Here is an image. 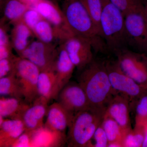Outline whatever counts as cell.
I'll use <instances>...</instances> for the list:
<instances>
[{"instance_id": "6da1fadb", "label": "cell", "mask_w": 147, "mask_h": 147, "mask_svg": "<svg viewBox=\"0 0 147 147\" xmlns=\"http://www.w3.org/2000/svg\"><path fill=\"white\" fill-rule=\"evenodd\" d=\"M79 71L78 83L86 93L91 105L107 108L117 93L111 85L105 62L94 59Z\"/></svg>"}, {"instance_id": "7a4b0ae2", "label": "cell", "mask_w": 147, "mask_h": 147, "mask_svg": "<svg viewBox=\"0 0 147 147\" xmlns=\"http://www.w3.org/2000/svg\"><path fill=\"white\" fill-rule=\"evenodd\" d=\"M61 9L74 34L89 40L96 51L105 50V42L82 0H63Z\"/></svg>"}, {"instance_id": "3957f363", "label": "cell", "mask_w": 147, "mask_h": 147, "mask_svg": "<svg viewBox=\"0 0 147 147\" xmlns=\"http://www.w3.org/2000/svg\"><path fill=\"white\" fill-rule=\"evenodd\" d=\"M106 110V108L90 105L74 116L68 127V146L87 147L95 131L102 123Z\"/></svg>"}, {"instance_id": "277c9868", "label": "cell", "mask_w": 147, "mask_h": 147, "mask_svg": "<svg viewBox=\"0 0 147 147\" xmlns=\"http://www.w3.org/2000/svg\"><path fill=\"white\" fill-rule=\"evenodd\" d=\"M102 12L100 20L102 38L106 48L112 52L125 48L127 44L125 16L110 1L101 0Z\"/></svg>"}, {"instance_id": "5b68a950", "label": "cell", "mask_w": 147, "mask_h": 147, "mask_svg": "<svg viewBox=\"0 0 147 147\" xmlns=\"http://www.w3.org/2000/svg\"><path fill=\"white\" fill-rule=\"evenodd\" d=\"M105 63L113 89L128 98L131 108L135 107L137 101L147 94V89L127 75L121 68L117 61H106Z\"/></svg>"}, {"instance_id": "8992f818", "label": "cell", "mask_w": 147, "mask_h": 147, "mask_svg": "<svg viewBox=\"0 0 147 147\" xmlns=\"http://www.w3.org/2000/svg\"><path fill=\"white\" fill-rule=\"evenodd\" d=\"M40 71L39 68L30 61L19 56L16 57L13 74L24 100L30 104L38 96L37 84Z\"/></svg>"}, {"instance_id": "52a82bcc", "label": "cell", "mask_w": 147, "mask_h": 147, "mask_svg": "<svg viewBox=\"0 0 147 147\" xmlns=\"http://www.w3.org/2000/svg\"><path fill=\"white\" fill-rule=\"evenodd\" d=\"M145 5L125 16L127 44L147 51V20Z\"/></svg>"}, {"instance_id": "ba28073f", "label": "cell", "mask_w": 147, "mask_h": 147, "mask_svg": "<svg viewBox=\"0 0 147 147\" xmlns=\"http://www.w3.org/2000/svg\"><path fill=\"white\" fill-rule=\"evenodd\" d=\"M123 71L147 89V65L137 53L122 48L114 53Z\"/></svg>"}, {"instance_id": "9c48e42d", "label": "cell", "mask_w": 147, "mask_h": 147, "mask_svg": "<svg viewBox=\"0 0 147 147\" xmlns=\"http://www.w3.org/2000/svg\"><path fill=\"white\" fill-rule=\"evenodd\" d=\"M58 47L56 44L45 43L37 40L32 41L19 57L34 64L40 71L53 68Z\"/></svg>"}, {"instance_id": "30bf717a", "label": "cell", "mask_w": 147, "mask_h": 147, "mask_svg": "<svg viewBox=\"0 0 147 147\" xmlns=\"http://www.w3.org/2000/svg\"><path fill=\"white\" fill-rule=\"evenodd\" d=\"M61 44L79 71L94 59L92 44L89 40L79 36H72L62 41Z\"/></svg>"}, {"instance_id": "8fae6325", "label": "cell", "mask_w": 147, "mask_h": 147, "mask_svg": "<svg viewBox=\"0 0 147 147\" xmlns=\"http://www.w3.org/2000/svg\"><path fill=\"white\" fill-rule=\"evenodd\" d=\"M57 99L73 116L91 105L84 90L79 83L75 82H69L64 87Z\"/></svg>"}, {"instance_id": "7c38bea8", "label": "cell", "mask_w": 147, "mask_h": 147, "mask_svg": "<svg viewBox=\"0 0 147 147\" xmlns=\"http://www.w3.org/2000/svg\"><path fill=\"white\" fill-rule=\"evenodd\" d=\"M35 8L42 18L63 36L65 39L75 35L69 26L61 9L55 3L50 0H41Z\"/></svg>"}, {"instance_id": "4fadbf2b", "label": "cell", "mask_w": 147, "mask_h": 147, "mask_svg": "<svg viewBox=\"0 0 147 147\" xmlns=\"http://www.w3.org/2000/svg\"><path fill=\"white\" fill-rule=\"evenodd\" d=\"M130 108V101L128 98L117 93L110 100L105 112V114L115 120L119 125L123 131L124 136L132 129L129 115Z\"/></svg>"}, {"instance_id": "5bb4252c", "label": "cell", "mask_w": 147, "mask_h": 147, "mask_svg": "<svg viewBox=\"0 0 147 147\" xmlns=\"http://www.w3.org/2000/svg\"><path fill=\"white\" fill-rule=\"evenodd\" d=\"M48 102L45 98L38 96L26 110L22 119L26 131L32 132L42 128L49 107Z\"/></svg>"}, {"instance_id": "9a60e30c", "label": "cell", "mask_w": 147, "mask_h": 147, "mask_svg": "<svg viewBox=\"0 0 147 147\" xmlns=\"http://www.w3.org/2000/svg\"><path fill=\"white\" fill-rule=\"evenodd\" d=\"M75 67L67 52L60 44L53 66L57 77V96L61 90L70 82Z\"/></svg>"}, {"instance_id": "2e32d148", "label": "cell", "mask_w": 147, "mask_h": 147, "mask_svg": "<svg viewBox=\"0 0 147 147\" xmlns=\"http://www.w3.org/2000/svg\"><path fill=\"white\" fill-rule=\"evenodd\" d=\"M46 116L44 125L46 129L60 133L65 131L68 127L74 117L58 102L49 106Z\"/></svg>"}, {"instance_id": "e0dca14e", "label": "cell", "mask_w": 147, "mask_h": 147, "mask_svg": "<svg viewBox=\"0 0 147 147\" xmlns=\"http://www.w3.org/2000/svg\"><path fill=\"white\" fill-rule=\"evenodd\" d=\"M12 25L13 28L11 32V41L13 50L19 56L33 41V39L35 36L31 29L22 20Z\"/></svg>"}, {"instance_id": "ac0fdd59", "label": "cell", "mask_w": 147, "mask_h": 147, "mask_svg": "<svg viewBox=\"0 0 147 147\" xmlns=\"http://www.w3.org/2000/svg\"><path fill=\"white\" fill-rule=\"evenodd\" d=\"M25 131V125L21 120L4 119L0 123V147H12Z\"/></svg>"}, {"instance_id": "d6986e66", "label": "cell", "mask_w": 147, "mask_h": 147, "mask_svg": "<svg viewBox=\"0 0 147 147\" xmlns=\"http://www.w3.org/2000/svg\"><path fill=\"white\" fill-rule=\"evenodd\" d=\"M30 105L24 99L1 96L0 117L22 120L24 113Z\"/></svg>"}, {"instance_id": "ffe728a7", "label": "cell", "mask_w": 147, "mask_h": 147, "mask_svg": "<svg viewBox=\"0 0 147 147\" xmlns=\"http://www.w3.org/2000/svg\"><path fill=\"white\" fill-rule=\"evenodd\" d=\"M57 75L53 67L40 71L38 80V96L45 98L49 101L57 99Z\"/></svg>"}, {"instance_id": "44dd1931", "label": "cell", "mask_w": 147, "mask_h": 147, "mask_svg": "<svg viewBox=\"0 0 147 147\" xmlns=\"http://www.w3.org/2000/svg\"><path fill=\"white\" fill-rule=\"evenodd\" d=\"M33 32L38 40L45 43L56 44L57 40L60 43L65 39L57 30L43 18L36 24Z\"/></svg>"}, {"instance_id": "7402d4cb", "label": "cell", "mask_w": 147, "mask_h": 147, "mask_svg": "<svg viewBox=\"0 0 147 147\" xmlns=\"http://www.w3.org/2000/svg\"><path fill=\"white\" fill-rule=\"evenodd\" d=\"M29 8L20 0H7L3 9L2 19L13 24L22 19L23 15Z\"/></svg>"}, {"instance_id": "603a6c76", "label": "cell", "mask_w": 147, "mask_h": 147, "mask_svg": "<svg viewBox=\"0 0 147 147\" xmlns=\"http://www.w3.org/2000/svg\"><path fill=\"white\" fill-rule=\"evenodd\" d=\"M0 95L1 96H8L24 100V96L13 73L0 78Z\"/></svg>"}, {"instance_id": "cb8c5ba5", "label": "cell", "mask_w": 147, "mask_h": 147, "mask_svg": "<svg viewBox=\"0 0 147 147\" xmlns=\"http://www.w3.org/2000/svg\"><path fill=\"white\" fill-rule=\"evenodd\" d=\"M101 125L108 137V143L115 141L122 143L123 131L115 120L105 113Z\"/></svg>"}, {"instance_id": "d4e9b609", "label": "cell", "mask_w": 147, "mask_h": 147, "mask_svg": "<svg viewBox=\"0 0 147 147\" xmlns=\"http://www.w3.org/2000/svg\"><path fill=\"white\" fill-rule=\"evenodd\" d=\"M145 138L144 125L134 126L124 136L122 140L123 147H142Z\"/></svg>"}, {"instance_id": "484cf974", "label": "cell", "mask_w": 147, "mask_h": 147, "mask_svg": "<svg viewBox=\"0 0 147 147\" xmlns=\"http://www.w3.org/2000/svg\"><path fill=\"white\" fill-rule=\"evenodd\" d=\"M5 21L2 19L0 24V59L11 57L12 53L11 41L8 34V27Z\"/></svg>"}, {"instance_id": "4316f807", "label": "cell", "mask_w": 147, "mask_h": 147, "mask_svg": "<svg viewBox=\"0 0 147 147\" xmlns=\"http://www.w3.org/2000/svg\"><path fill=\"white\" fill-rule=\"evenodd\" d=\"M82 1L102 38V31L100 26L102 9L101 0H82Z\"/></svg>"}, {"instance_id": "83f0119b", "label": "cell", "mask_w": 147, "mask_h": 147, "mask_svg": "<svg viewBox=\"0 0 147 147\" xmlns=\"http://www.w3.org/2000/svg\"><path fill=\"white\" fill-rule=\"evenodd\" d=\"M135 125L142 126L147 121V94L140 98L135 105Z\"/></svg>"}, {"instance_id": "f1b7e54d", "label": "cell", "mask_w": 147, "mask_h": 147, "mask_svg": "<svg viewBox=\"0 0 147 147\" xmlns=\"http://www.w3.org/2000/svg\"><path fill=\"white\" fill-rule=\"evenodd\" d=\"M122 11L124 16L144 6L142 0H110Z\"/></svg>"}, {"instance_id": "f546056e", "label": "cell", "mask_w": 147, "mask_h": 147, "mask_svg": "<svg viewBox=\"0 0 147 147\" xmlns=\"http://www.w3.org/2000/svg\"><path fill=\"white\" fill-rule=\"evenodd\" d=\"M108 137L101 123L95 131L87 147H108Z\"/></svg>"}, {"instance_id": "4dcf8cb0", "label": "cell", "mask_w": 147, "mask_h": 147, "mask_svg": "<svg viewBox=\"0 0 147 147\" xmlns=\"http://www.w3.org/2000/svg\"><path fill=\"white\" fill-rule=\"evenodd\" d=\"M42 18L35 8H29L24 13L21 20L33 31L36 24Z\"/></svg>"}, {"instance_id": "1f68e13d", "label": "cell", "mask_w": 147, "mask_h": 147, "mask_svg": "<svg viewBox=\"0 0 147 147\" xmlns=\"http://www.w3.org/2000/svg\"><path fill=\"white\" fill-rule=\"evenodd\" d=\"M16 56L0 59V78L11 75L14 73Z\"/></svg>"}, {"instance_id": "d6a6232c", "label": "cell", "mask_w": 147, "mask_h": 147, "mask_svg": "<svg viewBox=\"0 0 147 147\" xmlns=\"http://www.w3.org/2000/svg\"><path fill=\"white\" fill-rule=\"evenodd\" d=\"M33 134V131H25L21 134L16 142H14L12 147H27L28 146L31 140V137Z\"/></svg>"}, {"instance_id": "836d02e7", "label": "cell", "mask_w": 147, "mask_h": 147, "mask_svg": "<svg viewBox=\"0 0 147 147\" xmlns=\"http://www.w3.org/2000/svg\"><path fill=\"white\" fill-rule=\"evenodd\" d=\"M30 8H34L41 0H20Z\"/></svg>"}, {"instance_id": "e575fe53", "label": "cell", "mask_w": 147, "mask_h": 147, "mask_svg": "<svg viewBox=\"0 0 147 147\" xmlns=\"http://www.w3.org/2000/svg\"><path fill=\"white\" fill-rule=\"evenodd\" d=\"M108 147H123V146L122 142L115 141L108 143Z\"/></svg>"}, {"instance_id": "d590c367", "label": "cell", "mask_w": 147, "mask_h": 147, "mask_svg": "<svg viewBox=\"0 0 147 147\" xmlns=\"http://www.w3.org/2000/svg\"><path fill=\"white\" fill-rule=\"evenodd\" d=\"M143 125L145 129V138L142 147H147V121Z\"/></svg>"}, {"instance_id": "8d00e7d4", "label": "cell", "mask_w": 147, "mask_h": 147, "mask_svg": "<svg viewBox=\"0 0 147 147\" xmlns=\"http://www.w3.org/2000/svg\"><path fill=\"white\" fill-rule=\"evenodd\" d=\"M144 11L145 15H146V18L147 20V4L146 5H145Z\"/></svg>"}, {"instance_id": "74e56055", "label": "cell", "mask_w": 147, "mask_h": 147, "mask_svg": "<svg viewBox=\"0 0 147 147\" xmlns=\"http://www.w3.org/2000/svg\"><path fill=\"white\" fill-rule=\"evenodd\" d=\"M55 1H61V0H54Z\"/></svg>"}]
</instances>
